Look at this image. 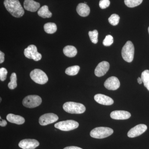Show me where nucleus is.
I'll list each match as a JSON object with an SVG mask.
<instances>
[{"label": "nucleus", "instance_id": "30", "mask_svg": "<svg viewBox=\"0 0 149 149\" xmlns=\"http://www.w3.org/2000/svg\"><path fill=\"white\" fill-rule=\"evenodd\" d=\"M110 4V2L109 0H100L99 3V6L101 8L104 9L108 7Z\"/></svg>", "mask_w": 149, "mask_h": 149}, {"label": "nucleus", "instance_id": "19", "mask_svg": "<svg viewBox=\"0 0 149 149\" xmlns=\"http://www.w3.org/2000/svg\"><path fill=\"white\" fill-rule=\"evenodd\" d=\"M63 53L68 57H73L77 54V50L75 47L72 46H67L63 49Z\"/></svg>", "mask_w": 149, "mask_h": 149}, {"label": "nucleus", "instance_id": "27", "mask_svg": "<svg viewBox=\"0 0 149 149\" xmlns=\"http://www.w3.org/2000/svg\"><path fill=\"white\" fill-rule=\"evenodd\" d=\"M119 19H120V17L116 14H113L108 19V21L109 22L110 24H111L113 26H116L118 24Z\"/></svg>", "mask_w": 149, "mask_h": 149}, {"label": "nucleus", "instance_id": "28", "mask_svg": "<svg viewBox=\"0 0 149 149\" xmlns=\"http://www.w3.org/2000/svg\"><path fill=\"white\" fill-rule=\"evenodd\" d=\"M113 39L112 36L111 35H108L104 40L103 44L104 46L109 47V46L111 45L113 43Z\"/></svg>", "mask_w": 149, "mask_h": 149}, {"label": "nucleus", "instance_id": "8", "mask_svg": "<svg viewBox=\"0 0 149 149\" xmlns=\"http://www.w3.org/2000/svg\"><path fill=\"white\" fill-rule=\"evenodd\" d=\"M24 55L26 57L32 59L35 61H39L42 58V56L37 52V47L34 45H30L24 49Z\"/></svg>", "mask_w": 149, "mask_h": 149}, {"label": "nucleus", "instance_id": "13", "mask_svg": "<svg viewBox=\"0 0 149 149\" xmlns=\"http://www.w3.org/2000/svg\"><path fill=\"white\" fill-rule=\"evenodd\" d=\"M109 63L107 61H102L97 65L95 70V74L96 76L102 77L105 75L109 69Z\"/></svg>", "mask_w": 149, "mask_h": 149}, {"label": "nucleus", "instance_id": "7", "mask_svg": "<svg viewBox=\"0 0 149 149\" xmlns=\"http://www.w3.org/2000/svg\"><path fill=\"white\" fill-rule=\"evenodd\" d=\"M42 102V98L40 96L32 95L25 97L22 101V104L26 107L33 108L40 106Z\"/></svg>", "mask_w": 149, "mask_h": 149}, {"label": "nucleus", "instance_id": "6", "mask_svg": "<svg viewBox=\"0 0 149 149\" xmlns=\"http://www.w3.org/2000/svg\"><path fill=\"white\" fill-rule=\"evenodd\" d=\"M55 127L63 131H68L78 128L79 123L74 120H69L60 121L56 123Z\"/></svg>", "mask_w": 149, "mask_h": 149}, {"label": "nucleus", "instance_id": "16", "mask_svg": "<svg viewBox=\"0 0 149 149\" xmlns=\"http://www.w3.org/2000/svg\"><path fill=\"white\" fill-rule=\"evenodd\" d=\"M40 3L33 0H25L24 1V8L29 11L35 12L40 8Z\"/></svg>", "mask_w": 149, "mask_h": 149}, {"label": "nucleus", "instance_id": "17", "mask_svg": "<svg viewBox=\"0 0 149 149\" xmlns=\"http://www.w3.org/2000/svg\"><path fill=\"white\" fill-rule=\"evenodd\" d=\"M77 13L82 17H87L90 13V8L87 4L80 3L77 5L76 8Z\"/></svg>", "mask_w": 149, "mask_h": 149}, {"label": "nucleus", "instance_id": "1", "mask_svg": "<svg viewBox=\"0 0 149 149\" xmlns=\"http://www.w3.org/2000/svg\"><path fill=\"white\" fill-rule=\"evenodd\" d=\"M4 5L8 12L15 17L24 15V11L18 0H5Z\"/></svg>", "mask_w": 149, "mask_h": 149}, {"label": "nucleus", "instance_id": "18", "mask_svg": "<svg viewBox=\"0 0 149 149\" xmlns=\"http://www.w3.org/2000/svg\"><path fill=\"white\" fill-rule=\"evenodd\" d=\"M6 119L9 122L18 125H21L25 122V119L22 116L12 113H10L7 116Z\"/></svg>", "mask_w": 149, "mask_h": 149}, {"label": "nucleus", "instance_id": "3", "mask_svg": "<svg viewBox=\"0 0 149 149\" xmlns=\"http://www.w3.org/2000/svg\"><path fill=\"white\" fill-rule=\"evenodd\" d=\"M113 133V130L108 127H97L93 129L90 133L92 138L97 139H102L110 136Z\"/></svg>", "mask_w": 149, "mask_h": 149}, {"label": "nucleus", "instance_id": "25", "mask_svg": "<svg viewBox=\"0 0 149 149\" xmlns=\"http://www.w3.org/2000/svg\"><path fill=\"white\" fill-rule=\"evenodd\" d=\"M143 0H124L125 5L129 8H134L140 5Z\"/></svg>", "mask_w": 149, "mask_h": 149}, {"label": "nucleus", "instance_id": "23", "mask_svg": "<svg viewBox=\"0 0 149 149\" xmlns=\"http://www.w3.org/2000/svg\"><path fill=\"white\" fill-rule=\"evenodd\" d=\"M80 67L78 65L69 67L65 70V72L68 75L73 76L76 75L79 72Z\"/></svg>", "mask_w": 149, "mask_h": 149}, {"label": "nucleus", "instance_id": "21", "mask_svg": "<svg viewBox=\"0 0 149 149\" xmlns=\"http://www.w3.org/2000/svg\"><path fill=\"white\" fill-rule=\"evenodd\" d=\"M44 30L48 34H53L56 31V25L52 22H48L44 25Z\"/></svg>", "mask_w": 149, "mask_h": 149}, {"label": "nucleus", "instance_id": "11", "mask_svg": "<svg viewBox=\"0 0 149 149\" xmlns=\"http://www.w3.org/2000/svg\"><path fill=\"white\" fill-rule=\"evenodd\" d=\"M40 143L35 139H26L19 142L18 146L22 149H35L39 146Z\"/></svg>", "mask_w": 149, "mask_h": 149}, {"label": "nucleus", "instance_id": "15", "mask_svg": "<svg viewBox=\"0 0 149 149\" xmlns=\"http://www.w3.org/2000/svg\"><path fill=\"white\" fill-rule=\"evenodd\" d=\"M94 99L97 102L104 105H111L114 102L111 98L102 94H97L94 97Z\"/></svg>", "mask_w": 149, "mask_h": 149}, {"label": "nucleus", "instance_id": "20", "mask_svg": "<svg viewBox=\"0 0 149 149\" xmlns=\"http://www.w3.org/2000/svg\"><path fill=\"white\" fill-rule=\"evenodd\" d=\"M38 15L42 18H50L52 17V13L49 10V8L47 6H44L41 8L37 12Z\"/></svg>", "mask_w": 149, "mask_h": 149}, {"label": "nucleus", "instance_id": "4", "mask_svg": "<svg viewBox=\"0 0 149 149\" xmlns=\"http://www.w3.org/2000/svg\"><path fill=\"white\" fill-rule=\"evenodd\" d=\"M134 45L131 41H128L122 48L121 54L123 59L127 62L130 63L134 58Z\"/></svg>", "mask_w": 149, "mask_h": 149}, {"label": "nucleus", "instance_id": "5", "mask_svg": "<svg viewBox=\"0 0 149 149\" xmlns=\"http://www.w3.org/2000/svg\"><path fill=\"white\" fill-rule=\"evenodd\" d=\"M30 77L35 83L43 85L48 81V77L44 71L39 69H35L30 72Z\"/></svg>", "mask_w": 149, "mask_h": 149}, {"label": "nucleus", "instance_id": "34", "mask_svg": "<svg viewBox=\"0 0 149 149\" xmlns=\"http://www.w3.org/2000/svg\"><path fill=\"white\" fill-rule=\"evenodd\" d=\"M137 80H138V83H139V84H141L142 83H143V81H142L141 77H139V78H138V79H137Z\"/></svg>", "mask_w": 149, "mask_h": 149}, {"label": "nucleus", "instance_id": "12", "mask_svg": "<svg viewBox=\"0 0 149 149\" xmlns=\"http://www.w3.org/2000/svg\"><path fill=\"white\" fill-rule=\"evenodd\" d=\"M104 86L108 90L116 91L120 87V83L118 78L114 76H112L106 80L104 83Z\"/></svg>", "mask_w": 149, "mask_h": 149}, {"label": "nucleus", "instance_id": "33", "mask_svg": "<svg viewBox=\"0 0 149 149\" xmlns=\"http://www.w3.org/2000/svg\"><path fill=\"white\" fill-rule=\"evenodd\" d=\"M63 149H83L79 147L76 146H69Z\"/></svg>", "mask_w": 149, "mask_h": 149}, {"label": "nucleus", "instance_id": "14", "mask_svg": "<svg viewBox=\"0 0 149 149\" xmlns=\"http://www.w3.org/2000/svg\"><path fill=\"white\" fill-rule=\"evenodd\" d=\"M131 114L125 111L117 110L111 112L110 117L115 120H126L130 118Z\"/></svg>", "mask_w": 149, "mask_h": 149}, {"label": "nucleus", "instance_id": "9", "mask_svg": "<svg viewBox=\"0 0 149 149\" xmlns=\"http://www.w3.org/2000/svg\"><path fill=\"white\" fill-rule=\"evenodd\" d=\"M58 117L53 113H46L41 116L39 118V123L42 125H46L57 121Z\"/></svg>", "mask_w": 149, "mask_h": 149}, {"label": "nucleus", "instance_id": "10", "mask_svg": "<svg viewBox=\"0 0 149 149\" xmlns=\"http://www.w3.org/2000/svg\"><path fill=\"white\" fill-rule=\"evenodd\" d=\"M147 129L146 125L145 124H139L130 129L127 133V135L129 138H135L145 133Z\"/></svg>", "mask_w": 149, "mask_h": 149}, {"label": "nucleus", "instance_id": "2", "mask_svg": "<svg viewBox=\"0 0 149 149\" xmlns=\"http://www.w3.org/2000/svg\"><path fill=\"white\" fill-rule=\"evenodd\" d=\"M63 107L65 111L72 114H81L86 110V108L83 104L74 102L65 103Z\"/></svg>", "mask_w": 149, "mask_h": 149}, {"label": "nucleus", "instance_id": "22", "mask_svg": "<svg viewBox=\"0 0 149 149\" xmlns=\"http://www.w3.org/2000/svg\"><path fill=\"white\" fill-rule=\"evenodd\" d=\"M141 79L144 86L149 91V70H146L143 72L141 74Z\"/></svg>", "mask_w": 149, "mask_h": 149}, {"label": "nucleus", "instance_id": "24", "mask_svg": "<svg viewBox=\"0 0 149 149\" xmlns=\"http://www.w3.org/2000/svg\"><path fill=\"white\" fill-rule=\"evenodd\" d=\"M10 81L8 84V87L10 90L15 89L17 86V78L16 73L13 72L11 75L10 77Z\"/></svg>", "mask_w": 149, "mask_h": 149}, {"label": "nucleus", "instance_id": "32", "mask_svg": "<svg viewBox=\"0 0 149 149\" xmlns=\"http://www.w3.org/2000/svg\"><path fill=\"white\" fill-rule=\"evenodd\" d=\"M1 118V122H0V125L1 126H5L7 124V123L6 121V120H2L1 118V117L0 118Z\"/></svg>", "mask_w": 149, "mask_h": 149}, {"label": "nucleus", "instance_id": "35", "mask_svg": "<svg viewBox=\"0 0 149 149\" xmlns=\"http://www.w3.org/2000/svg\"><path fill=\"white\" fill-rule=\"evenodd\" d=\"M148 32H149V27H148Z\"/></svg>", "mask_w": 149, "mask_h": 149}, {"label": "nucleus", "instance_id": "29", "mask_svg": "<svg viewBox=\"0 0 149 149\" xmlns=\"http://www.w3.org/2000/svg\"><path fill=\"white\" fill-rule=\"evenodd\" d=\"M8 74V71L4 68H1L0 69V79L1 81H4L6 80L7 75Z\"/></svg>", "mask_w": 149, "mask_h": 149}, {"label": "nucleus", "instance_id": "26", "mask_svg": "<svg viewBox=\"0 0 149 149\" xmlns=\"http://www.w3.org/2000/svg\"><path fill=\"white\" fill-rule=\"evenodd\" d=\"M89 37L91 39V42L94 44H97L98 42V32L97 30H93V31H89Z\"/></svg>", "mask_w": 149, "mask_h": 149}, {"label": "nucleus", "instance_id": "31", "mask_svg": "<svg viewBox=\"0 0 149 149\" xmlns=\"http://www.w3.org/2000/svg\"><path fill=\"white\" fill-rule=\"evenodd\" d=\"M5 54L2 52L1 51L0 52V63H2L4 61Z\"/></svg>", "mask_w": 149, "mask_h": 149}]
</instances>
